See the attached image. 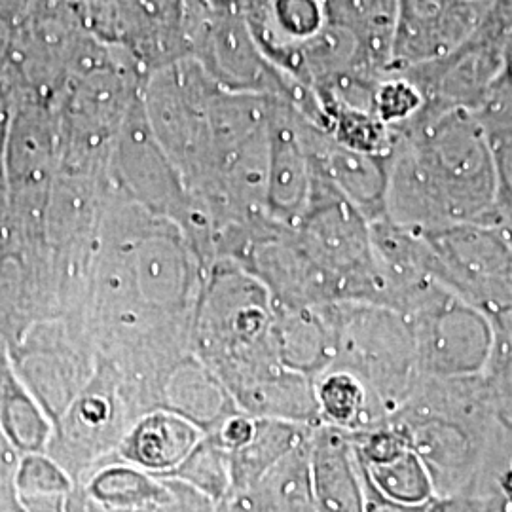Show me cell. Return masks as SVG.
<instances>
[{"label": "cell", "mask_w": 512, "mask_h": 512, "mask_svg": "<svg viewBox=\"0 0 512 512\" xmlns=\"http://www.w3.org/2000/svg\"><path fill=\"white\" fill-rule=\"evenodd\" d=\"M482 122V120H480ZM494 162L497 219L512 209V120L482 122Z\"/></svg>", "instance_id": "d4e9b609"}, {"label": "cell", "mask_w": 512, "mask_h": 512, "mask_svg": "<svg viewBox=\"0 0 512 512\" xmlns=\"http://www.w3.org/2000/svg\"><path fill=\"white\" fill-rule=\"evenodd\" d=\"M203 437L202 429L181 414L154 408L129 425L116 459L162 478L181 465Z\"/></svg>", "instance_id": "5bb4252c"}, {"label": "cell", "mask_w": 512, "mask_h": 512, "mask_svg": "<svg viewBox=\"0 0 512 512\" xmlns=\"http://www.w3.org/2000/svg\"><path fill=\"white\" fill-rule=\"evenodd\" d=\"M311 429L313 427L289 421L256 418L253 437L241 448L228 454L232 480L228 499L247 494L260 480V476L272 469L279 459L287 456L304 440L310 439Z\"/></svg>", "instance_id": "ac0fdd59"}, {"label": "cell", "mask_w": 512, "mask_h": 512, "mask_svg": "<svg viewBox=\"0 0 512 512\" xmlns=\"http://www.w3.org/2000/svg\"><path fill=\"white\" fill-rule=\"evenodd\" d=\"M412 332L421 378H476L495 348L492 319L440 283H431L401 313Z\"/></svg>", "instance_id": "5b68a950"}, {"label": "cell", "mask_w": 512, "mask_h": 512, "mask_svg": "<svg viewBox=\"0 0 512 512\" xmlns=\"http://www.w3.org/2000/svg\"><path fill=\"white\" fill-rule=\"evenodd\" d=\"M319 420L323 425L355 435L387 420L382 406L353 372L329 366L313 380Z\"/></svg>", "instance_id": "2e32d148"}, {"label": "cell", "mask_w": 512, "mask_h": 512, "mask_svg": "<svg viewBox=\"0 0 512 512\" xmlns=\"http://www.w3.org/2000/svg\"><path fill=\"white\" fill-rule=\"evenodd\" d=\"M251 512H315L311 486L310 439L268 469L241 497Z\"/></svg>", "instance_id": "e0dca14e"}, {"label": "cell", "mask_w": 512, "mask_h": 512, "mask_svg": "<svg viewBox=\"0 0 512 512\" xmlns=\"http://www.w3.org/2000/svg\"><path fill=\"white\" fill-rule=\"evenodd\" d=\"M427 512H512V503L497 486H492L476 492L435 497Z\"/></svg>", "instance_id": "4316f807"}, {"label": "cell", "mask_w": 512, "mask_h": 512, "mask_svg": "<svg viewBox=\"0 0 512 512\" xmlns=\"http://www.w3.org/2000/svg\"><path fill=\"white\" fill-rule=\"evenodd\" d=\"M330 18L349 27L361 42L372 63L385 73L389 63L391 35L397 0H327Z\"/></svg>", "instance_id": "44dd1931"}, {"label": "cell", "mask_w": 512, "mask_h": 512, "mask_svg": "<svg viewBox=\"0 0 512 512\" xmlns=\"http://www.w3.org/2000/svg\"><path fill=\"white\" fill-rule=\"evenodd\" d=\"M164 482L167 484L171 495H173L175 512H222L220 511V503H215V501L203 497L202 494L194 492L192 488L184 486L181 482H175V480H164Z\"/></svg>", "instance_id": "f1b7e54d"}, {"label": "cell", "mask_w": 512, "mask_h": 512, "mask_svg": "<svg viewBox=\"0 0 512 512\" xmlns=\"http://www.w3.org/2000/svg\"><path fill=\"white\" fill-rule=\"evenodd\" d=\"M82 492L93 505L116 511L165 507L173 503V495L164 480L120 459L97 467L82 482Z\"/></svg>", "instance_id": "d6986e66"}, {"label": "cell", "mask_w": 512, "mask_h": 512, "mask_svg": "<svg viewBox=\"0 0 512 512\" xmlns=\"http://www.w3.org/2000/svg\"><path fill=\"white\" fill-rule=\"evenodd\" d=\"M427 107V97L408 74L385 71L374 86V116L395 135L408 128Z\"/></svg>", "instance_id": "603a6c76"}, {"label": "cell", "mask_w": 512, "mask_h": 512, "mask_svg": "<svg viewBox=\"0 0 512 512\" xmlns=\"http://www.w3.org/2000/svg\"><path fill=\"white\" fill-rule=\"evenodd\" d=\"M385 219L420 232L497 222L486 129L469 110L425 107L389 158Z\"/></svg>", "instance_id": "6da1fadb"}, {"label": "cell", "mask_w": 512, "mask_h": 512, "mask_svg": "<svg viewBox=\"0 0 512 512\" xmlns=\"http://www.w3.org/2000/svg\"><path fill=\"white\" fill-rule=\"evenodd\" d=\"M334 366L353 372L389 418L420 382L416 344L403 315L368 302H336Z\"/></svg>", "instance_id": "277c9868"}, {"label": "cell", "mask_w": 512, "mask_h": 512, "mask_svg": "<svg viewBox=\"0 0 512 512\" xmlns=\"http://www.w3.org/2000/svg\"><path fill=\"white\" fill-rule=\"evenodd\" d=\"M310 469L315 512H365V476L348 433L313 427Z\"/></svg>", "instance_id": "4fadbf2b"}, {"label": "cell", "mask_w": 512, "mask_h": 512, "mask_svg": "<svg viewBox=\"0 0 512 512\" xmlns=\"http://www.w3.org/2000/svg\"><path fill=\"white\" fill-rule=\"evenodd\" d=\"M482 2H494V0H482Z\"/></svg>", "instance_id": "d590c367"}, {"label": "cell", "mask_w": 512, "mask_h": 512, "mask_svg": "<svg viewBox=\"0 0 512 512\" xmlns=\"http://www.w3.org/2000/svg\"><path fill=\"white\" fill-rule=\"evenodd\" d=\"M274 342L283 365L315 380L336 357L334 304L274 308Z\"/></svg>", "instance_id": "9a60e30c"}, {"label": "cell", "mask_w": 512, "mask_h": 512, "mask_svg": "<svg viewBox=\"0 0 512 512\" xmlns=\"http://www.w3.org/2000/svg\"><path fill=\"white\" fill-rule=\"evenodd\" d=\"M492 323H494L495 330L499 334H503L512 344V306L495 313L492 317Z\"/></svg>", "instance_id": "4dcf8cb0"}, {"label": "cell", "mask_w": 512, "mask_h": 512, "mask_svg": "<svg viewBox=\"0 0 512 512\" xmlns=\"http://www.w3.org/2000/svg\"><path fill=\"white\" fill-rule=\"evenodd\" d=\"M313 164L304 135V118L285 99L272 97L268 124L266 215L294 228L310 203Z\"/></svg>", "instance_id": "8fae6325"}, {"label": "cell", "mask_w": 512, "mask_h": 512, "mask_svg": "<svg viewBox=\"0 0 512 512\" xmlns=\"http://www.w3.org/2000/svg\"><path fill=\"white\" fill-rule=\"evenodd\" d=\"M507 25L494 2L482 31L458 52L440 61L395 73L408 74L418 82L427 97V107L478 114L486 107L501 73V38Z\"/></svg>", "instance_id": "30bf717a"}, {"label": "cell", "mask_w": 512, "mask_h": 512, "mask_svg": "<svg viewBox=\"0 0 512 512\" xmlns=\"http://www.w3.org/2000/svg\"><path fill=\"white\" fill-rule=\"evenodd\" d=\"M495 4L505 21L512 23V0H495Z\"/></svg>", "instance_id": "e575fe53"}, {"label": "cell", "mask_w": 512, "mask_h": 512, "mask_svg": "<svg viewBox=\"0 0 512 512\" xmlns=\"http://www.w3.org/2000/svg\"><path fill=\"white\" fill-rule=\"evenodd\" d=\"M293 232L306 255L329 275L340 302L384 306L370 222L315 167L308 209Z\"/></svg>", "instance_id": "3957f363"}, {"label": "cell", "mask_w": 512, "mask_h": 512, "mask_svg": "<svg viewBox=\"0 0 512 512\" xmlns=\"http://www.w3.org/2000/svg\"><path fill=\"white\" fill-rule=\"evenodd\" d=\"M88 511L90 512H175V505H165V507H145V509H129V511H116V509H103L99 505H93L88 501Z\"/></svg>", "instance_id": "1f68e13d"}, {"label": "cell", "mask_w": 512, "mask_h": 512, "mask_svg": "<svg viewBox=\"0 0 512 512\" xmlns=\"http://www.w3.org/2000/svg\"><path fill=\"white\" fill-rule=\"evenodd\" d=\"M437 260V281L490 319L512 306V247L497 226L458 224L423 232Z\"/></svg>", "instance_id": "8992f818"}, {"label": "cell", "mask_w": 512, "mask_h": 512, "mask_svg": "<svg viewBox=\"0 0 512 512\" xmlns=\"http://www.w3.org/2000/svg\"><path fill=\"white\" fill-rule=\"evenodd\" d=\"M494 2L397 0L385 71H406L458 52L482 31Z\"/></svg>", "instance_id": "9c48e42d"}, {"label": "cell", "mask_w": 512, "mask_h": 512, "mask_svg": "<svg viewBox=\"0 0 512 512\" xmlns=\"http://www.w3.org/2000/svg\"><path fill=\"white\" fill-rule=\"evenodd\" d=\"M220 511L222 512H251L247 509V505L241 499H226L220 503Z\"/></svg>", "instance_id": "836d02e7"}, {"label": "cell", "mask_w": 512, "mask_h": 512, "mask_svg": "<svg viewBox=\"0 0 512 512\" xmlns=\"http://www.w3.org/2000/svg\"><path fill=\"white\" fill-rule=\"evenodd\" d=\"M131 410L118 368L99 355L92 378L74 397L67 416L63 471L84 482L107 463V456L116 454L129 425L137 420Z\"/></svg>", "instance_id": "ba28073f"}, {"label": "cell", "mask_w": 512, "mask_h": 512, "mask_svg": "<svg viewBox=\"0 0 512 512\" xmlns=\"http://www.w3.org/2000/svg\"><path fill=\"white\" fill-rule=\"evenodd\" d=\"M361 469L368 482L391 501L404 505H429L435 499L431 476L408 446L385 458L361 463Z\"/></svg>", "instance_id": "ffe728a7"}, {"label": "cell", "mask_w": 512, "mask_h": 512, "mask_svg": "<svg viewBox=\"0 0 512 512\" xmlns=\"http://www.w3.org/2000/svg\"><path fill=\"white\" fill-rule=\"evenodd\" d=\"M304 135L315 171L321 173L368 222L385 219L389 158L344 147L306 118Z\"/></svg>", "instance_id": "7c38bea8"}, {"label": "cell", "mask_w": 512, "mask_h": 512, "mask_svg": "<svg viewBox=\"0 0 512 512\" xmlns=\"http://www.w3.org/2000/svg\"><path fill=\"white\" fill-rule=\"evenodd\" d=\"M23 486L46 495L71 494L74 490L73 478L46 459H35L25 467Z\"/></svg>", "instance_id": "83f0119b"}, {"label": "cell", "mask_w": 512, "mask_h": 512, "mask_svg": "<svg viewBox=\"0 0 512 512\" xmlns=\"http://www.w3.org/2000/svg\"><path fill=\"white\" fill-rule=\"evenodd\" d=\"M499 425L512 437V344L495 330L490 365L482 374Z\"/></svg>", "instance_id": "cb8c5ba5"}, {"label": "cell", "mask_w": 512, "mask_h": 512, "mask_svg": "<svg viewBox=\"0 0 512 512\" xmlns=\"http://www.w3.org/2000/svg\"><path fill=\"white\" fill-rule=\"evenodd\" d=\"M495 226L499 228V232L503 234V238L507 239L512 247V209L511 211H507V213H503V215H499Z\"/></svg>", "instance_id": "d6a6232c"}, {"label": "cell", "mask_w": 512, "mask_h": 512, "mask_svg": "<svg viewBox=\"0 0 512 512\" xmlns=\"http://www.w3.org/2000/svg\"><path fill=\"white\" fill-rule=\"evenodd\" d=\"M365 476V473H363ZM366 507L365 512H427L429 505H404L391 501L380 494L365 476Z\"/></svg>", "instance_id": "f546056e"}, {"label": "cell", "mask_w": 512, "mask_h": 512, "mask_svg": "<svg viewBox=\"0 0 512 512\" xmlns=\"http://www.w3.org/2000/svg\"><path fill=\"white\" fill-rule=\"evenodd\" d=\"M162 480L181 482L203 497L222 503L230 497L232 490L228 454L209 437H203L188 458L171 473L162 476Z\"/></svg>", "instance_id": "7402d4cb"}, {"label": "cell", "mask_w": 512, "mask_h": 512, "mask_svg": "<svg viewBox=\"0 0 512 512\" xmlns=\"http://www.w3.org/2000/svg\"><path fill=\"white\" fill-rule=\"evenodd\" d=\"M387 421L425 465L435 497L488 488L509 440L482 376L420 378Z\"/></svg>", "instance_id": "7a4b0ae2"}, {"label": "cell", "mask_w": 512, "mask_h": 512, "mask_svg": "<svg viewBox=\"0 0 512 512\" xmlns=\"http://www.w3.org/2000/svg\"><path fill=\"white\" fill-rule=\"evenodd\" d=\"M482 122H509L512 120V23L501 38V73L486 107L478 112Z\"/></svg>", "instance_id": "484cf974"}, {"label": "cell", "mask_w": 512, "mask_h": 512, "mask_svg": "<svg viewBox=\"0 0 512 512\" xmlns=\"http://www.w3.org/2000/svg\"><path fill=\"white\" fill-rule=\"evenodd\" d=\"M109 173L122 198L156 217L171 220L184 232L194 202L148 126L141 95L116 133L110 148Z\"/></svg>", "instance_id": "52a82bcc"}]
</instances>
